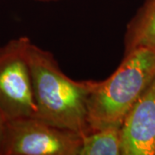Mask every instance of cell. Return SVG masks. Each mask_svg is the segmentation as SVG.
I'll list each match as a JSON object with an SVG mask.
<instances>
[{"label": "cell", "mask_w": 155, "mask_h": 155, "mask_svg": "<svg viewBox=\"0 0 155 155\" xmlns=\"http://www.w3.org/2000/svg\"><path fill=\"white\" fill-rule=\"evenodd\" d=\"M36 113L34 117L84 136L91 133L87 100L96 81H76L62 72L53 54L34 44L27 47Z\"/></svg>", "instance_id": "obj_1"}, {"label": "cell", "mask_w": 155, "mask_h": 155, "mask_svg": "<svg viewBox=\"0 0 155 155\" xmlns=\"http://www.w3.org/2000/svg\"><path fill=\"white\" fill-rule=\"evenodd\" d=\"M155 76V47H141L123 54L108 78L96 81L87 100L91 132L122 127L126 117Z\"/></svg>", "instance_id": "obj_2"}, {"label": "cell", "mask_w": 155, "mask_h": 155, "mask_svg": "<svg viewBox=\"0 0 155 155\" xmlns=\"http://www.w3.org/2000/svg\"><path fill=\"white\" fill-rule=\"evenodd\" d=\"M82 136L34 116L8 120L4 155H78Z\"/></svg>", "instance_id": "obj_3"}, {"label": "cell", "mask_w": 155, "mask_h": 155, "mask_svg": "<svg viewBox=\"0 0 155 155\" xmlns=\"http://www.w3.org/2000/svg\"><path fill=\"white\" fill-rule=\"evenodd\" d=\"M29 41L22 36L0 47V110L7 120L34 116L37 110L26 55Z\"/></svg>", "instance_id": "obj_4"}, {"label": "cell", "mask_w": 155, "mask_h": 155, "mask_svg": "<svg viewBox=\"0 0 155 155\" xmlns=\"http://www.w3.org/2000/svg\"><path fill=\"white\" fill-rule=\"evenodd\" d=\"M121 154L155 155V76L121 129Z\"/></svg>", "instance_id": "obj_5"}, {"label": "cell", "mask_w": 155, "mask_h": 155, "mask_svg": "<svg viewBox=\"0 0 155 155\" xmlns=\"http://www.w3.org/2000/svg\"><path fill=\"white\" fill-rule=\"evenodd\" d=\"M123 41V54L141 47H155V0H144L127 23Z\"/></svg>", "instance_id": "obj_6"}, {"label": "cell", "mask_w": 155, "mask_h": 155, "mask_svg": "<svg viewBox=\"0 0 155 155\" xmlns=\"http://www.w3.org/2000/svg\"><path fill=\"white\" fill-rule=\"evenodd\" d=\"M122 127L111 126L82 136L78 155H122Z\"/></svg>", "instance_id": "obj_7"}, {"label": "cell", "mask_w": 155, "mask_h": 155, "mask_svg": "<svg viewBox=\"0 0 155 155\" xmlns=\"http://www.w3.org/2000/svg\"><path fill=\"white\" fill-rule=\"evenodd\" d=\"M7 122H8L7 118L0 110V155L3 154L6 129H7Z\"/></svg>", "instance_id": "obj_8"}, {"label": "cell", "mask_w": 155, "mask_h": 155, "mask_svg": "<svg viewBox=\"0 0 155 155\" xmlns=\"http://www.w3.org/2000/svg\"><path fill=\"white\" fill-rule=\"evenodd\" d=\"M39 1H56V0H39Z\"/></svg>", "instance_id": "obj_9"}]
</instances>
